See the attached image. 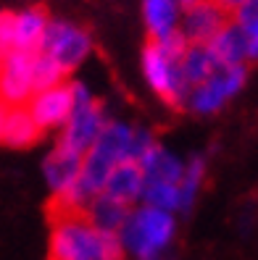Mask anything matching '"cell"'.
<instances>
[{
	"instance_id": "cell-1",
	"label": "cell",
	"mask_w": 258,
	"mask_h": 260,
	"mask_svg": "<svg viewBox=\"0 0 258 260\" xmlns=\"http://www.w3.org/2000/svg\"><path fill=\"white\" fill-rule=\"evenodd\" d=\"M50 260H121L119 234L100 232L87 213L50 210Z\"/></svg>"
},
{
	"instance_id": "cell-2",
	"label": "cell",
	"mask_w": 258,
	"mask_h": 260,
	"mask_svg": "<svg viewBox=\"0 0 258 260\" xmlns=\"http://www.w3.org/2000/svg\"><path fill=\"white\" fill-rule=\"evenodd\" d=\"M174 229V216L169 210L142 205L129 213L119 239L124 252H129L134 260H161L163 252L171 247Z\"/></svg>"
},
{
	"instance_id": "cell-3",
	"label": "cell",
	"mask_w": 258,
	"mask_h": 260,
	"mask_svg": "<svg viewBox=\"0 0 258 260\" xmlns=\"http://www.w3.org/2000/svg\"><path fill=\"white\" fill-rule=\"evenodd\" d=\"M35 50H13L0 60V103L8 108L29 105L35 98Z\"/></svg>"
},
{
	"instance_id": "cell-4",
	"label": "cell",
	"mask_w": 258,
	"mask_h": 260,
	"mask_svg": "<svg viewBox=\"0 0 258 260\" xmlns=\"http://www.w3.org/2000/svg\"><path fill=\"white\" fill-rule=\"evenodd\" d=\"M142 63H145V76H148L150 87L166 103L182 105V98H185L187 87H190L185 82V74H182V60L171 58L158 40H150L142 53Z\"/></svg>"
},
{
	"instance_id": "cell-5",
	"label": "cell",
	"mask_w": 258,
	"mask_h": 260,
	"mask_svg": "<svg viewBox=\"0 0 258 260\" xmlns=\"http://www.w3.org/2000/svg\"><path fill=\"white\" fill-rule=\"evenodd\" d=\"M103 129V111L100 105L93 103V98L87 95V89L82 84H74V111L71 118L66 121V129L61 142L71 150H90L93 142L98 140V134Z\"/></svg>"
},
{
	"instance_id": "cell-6",
	"label": "cell",
	"mask_w": 258,
	"mask_h": 260,
	"mask_svg": "<svg viewBox=\"0 0 258 260\" xmlns=\"http://www.w3.org/2000/svg\"><path fill=\"white\" fill-rule=\"evenodd\" d=\"M87 50H90V37L82 32V29L53 21V24H48V29H45V37L40 42L37 53L53 55L61 63V69L69 74L87 55Z\"/></svg>"
},
{
	"instance_id": "cell-7",
	"label": "cell",
	"mask_w": 258,
	"mask_h": 260,
	"mask_svg": "<svg viewBox=\"0 0 258 260\" xmlns=\"http://www.w3.org/2000/svg\"><path fill=\"white\" fill-rule=\"evenodd\" d=\"M232 21H235V16L219 0H200L198 6L185 11V29L182 32L190 40V45H208Z\"/></svg>"
},
{
	"instance_id": "cell-8",
	"label": "cell",
	"mask_w": 258,
	"mask_h": 260,
	"mask_svg": "<svg viewBox=\"0 0 258 260\" xmlns=\"http://www.w3.org/2000/svg\"><path fill=\"white\" fill-rule=\"evenodd\" d=\"M26 108L32 111V116L37 118L42 129L66 124L74 111V84H58L53 89L37 92Z\"/></svg>"
},
{
	"instance_id": "cell-9",
	"label": "cell",
	"mask_w": 258,
	"mask_h": 260,
	"mask_svg": "<svg viewBox=\"0 0 258 260\" xmlns=\"http://www.w3.org/2000/svg\"><path fill=\"white\" fill-rule=\"evenodd\" d=\"M82 152L66 147L64 142H58V147L48 155L45 160V179L53 189V194L58 192H69L74 184L79 181V174H82Z\"/></svg>"
},
{
	"instance_id": "cell-10",
	"label": "cell",
	"mask_w": 258,
	"mask_h": 260,
	"mask_svg": "<svg viewBox=\"0 0 258 260\" xmlns=\"http://www.w3.org/2000/svg\"><path fill=\"white\" fill-rule=\"evenodd\" d=\"M148 184V176H145V168L137 160H121L111 176H108V184H105V192L116 200L132 205L134 200H140L142 192Z\"/></svg>"
},
{
	"instance_id": "cell-11",
	"label": "cell",
	"mask_w": 258,
	"mask_h": 260,
	"mask_svg": "<svg viewBox=\"0 0 258 260\" xmlns=\"http://www.w3.org/2000/svg\"><path fill=\"white\" fill-rule=\"evenodd\" d=\"M208 48H211V53H214V58L219 60L221 69L242 63V58H248V32H245V26L232 21L224 32H219L208 42Z\"/></svg>"
},
{
	"instance_id": "cell-12",
	"label": "cell",
	"mask_w": 258,
	"mask_h": 260,
	"mask_svg": "<svg viewBox=\"0 0 258 260\" xmlns=\"http://www.w3.org/2000/svg\"><path fill=\"white\" fill-rule=\"evenodd\" d=\"M129 205L111 197L108 192H100L98 197H93V203L87 205V218L93 221V226H98L100 232L108 234H119L121 226L129 218Z\"/></svg>"
},
{
	"instance_id": "cell-13",
	"label": "cell",
	"mask_w": 258,
	"mask_h": 260,
	"mask_svg": "<svg viewBox=\"0 0 258 260\" xmlns=\"http://www.w3.org/2000/svg\"><path fill=\"white\" fill-rule=\"evenodd\" d=\"M42 137V126L37 124V118L32 111L21 105V108H11L6 116V126H3V142L11 147H29Z\"/></svg>"
},
{
	"instance_id": "cell-14",
	"label": "cell",
	"mask_w": 258,
	"mask_h": 260,
	"mask_svg": "<svg viewBox=\"0 0 258 260\" xmlns=\"http://www.w3.org/2000/svg\"><path fill=\"white\" fill-rule=\"evenodd\" d=\"M221 71L219 60L214 58L208 45H190V50L182 58V74L190 87H200L206 84L211 76H216Z\"/></svg>"
},
{
	"instance_id": "cell-15",
	"label": "cell",
	"mask_w": 258,
	"mask_h": 260,
	"mask_svg": "<svg viewBox=\"0 0 258 260\" xmlns=\"http://www.w3.org/2000/svg\"><path fill=\"white\" fill-rule=\"evenodd\" d=\"M48 29V13L42 8H29L16 19V50H40Z\"/></svg>"
},
{
	"instance_id": "cell-16",
	"label": "cell",
	"mask_w": 258,
	"mask_h": 260,
	"mask_svg": "<svg viewBox=\"0 0 258 260\" xmlns=\"http://www.w3.org/2000/svg\"><path fill=\"white\" fill-rule=\"evenodd\" d=\"M177 19V0H145V21L153 40H161L174 32Z\"/></svg>"
},
{
	"instance_id": "cell-17",
	"label": "cell",
	"mask_w": 258,
	"mask_h": 260,
	"mask_svg": "<svg viewBox=\"0 0 258 260\" xmlns=\"http://www.w3.org/2000/svg\"><path fill=\"white\" fill-rule=\"evenodd\" d=\"M145 205H153L161 210H182V192L179 184H171V181H161V179H148L145 192H142Z\"/></svg>"
},
{
	"instance_id": "cell-18",
	"label": "cell",
	"mask_w": 258,
	"mask_h": 260,
	"mask_svg": "<svg viewBox=\"0 0 258 260\" xmlns=\"http://www.w3.org/2000/svg\"><path fill=\"white\" fill-rule=\"evenodd\" d=\"M226 98H230V92H226L224 76H221V71H219L216 76H211L206 84H200L198 89H195V95H192V108L200 111V113H211V111L221 108V103H224Z\"/></svg>"
},
{
	"instance_id": "cell-19",
	"label": "cell",
	"mask_w": 258,
	"mask_h": 260,
	"mask_svg": "<svg viewBox=\"0 0 258 260\" xmlns=\"http://www.w3.org/2000/svg\"><path fill=\"white\" fill-rule=\"evenodd\" d=\"M64 76H66V71L61 69V63L53 55L37 53V63H35V89L37 92H45V89L64 84Z\"/></svg>"
},
{
	"instance_id": "cell-20",
	"label": "cell",
	"mask_w": 258,
	"mask_h": 260,
	"mask_svg": "<svg viewBox=\"0 0 258 260\" xmlns=\"http://www.w3.org/2000/svg\"><path fill=\"white\" fill-rule=\"evenodd\" d=\"M200 179H203V158H195L187 168H185V176L179 181V192H182V210H190L195 203V194H198L200 187Z\"/></svg>"
},
{
	"instance_id": "cell-21",
	"label": "cell",
	"mask_w": 258,
	"mask_h": 260,
	"mask_svg": "<svg viewBox=\"0 0 258 260\" xmlns=\"http://www.w3.org/2000/svg\"><path fill=\"white\" fill-rule=\"evenodd\" d=\"M16 19L8 11H0V60L16 50Z\"/></svg>"
},
{
	"instance_id": "cell-22",
	"label": "cell",
	"mask_w": 258,
	"mask_h": 260,
	"mask_svg": "<svg viewBox=\"0 0 258 260\" xmlns=\"http://www.w3.org/2000/svg\"><path fill=\"white\" fill-rule=\"evenodd\" d=\"M235 21H237L240 26L258 24V0H245V3L235 11Z\"/></svg>"
},
{
	"instance_id": "cell-23",
	"label": "cell",
	"mask_w": 258,
	"mask_h": 260,
	"mask_svg": "<svg viewBox=\"0 0 258 260\" xmlns=\"http://www.w3.org/2000/svg\"><path fill=\"white\" fill-rule=\"evenodd\" d=\"M245 32H248V58L258 60V24L245 26Z\"/></svg>"
},
{
	"instance_id": "cell-24",
	"label": "cell",
	"mask_w": 258,
	"mask_h": 260,
	"mask_svg": "<svg viewBox=\"0 0 258 260\" xmlns=\"http://www.w3.org/2000/svg\"><path fill=\"white\" fill-rule=\"evenodd\" d=\"M219 3H221V6H224L226 11H230L232 16H235V11H237V8H240L242 3H245V0H219Z\"/></svg>"
},
{
	"instance_id": "cell-25",
	"label": "cell",
	"mask_w": 258,
	"mask_h": 260,
	"mask_svg": "<svg viewBox=\"0 0 258 260\" xmlns=\"http://www.w3.org/2000/svg\"><path fill=\"white\" fill-rule=\"evenodd\" d=\"M6 116H8V105L0 103V140H3V126H6Z\"/></svg>"
},
{
	"instance_id": "cell-26",
	"label": "cell",
	"mask_w": 258,
	"mask_h": 260,
	"mask_svg": "<svg viewBox=\"0 0 258 260\" xmlns=\"http://www.w3.org/2000/svg\"><path fill=\"white\" fill-rule=\"evenodd\" d=\"M177 3H179V0H177Z\"/></svg>"
}]
</instances>
